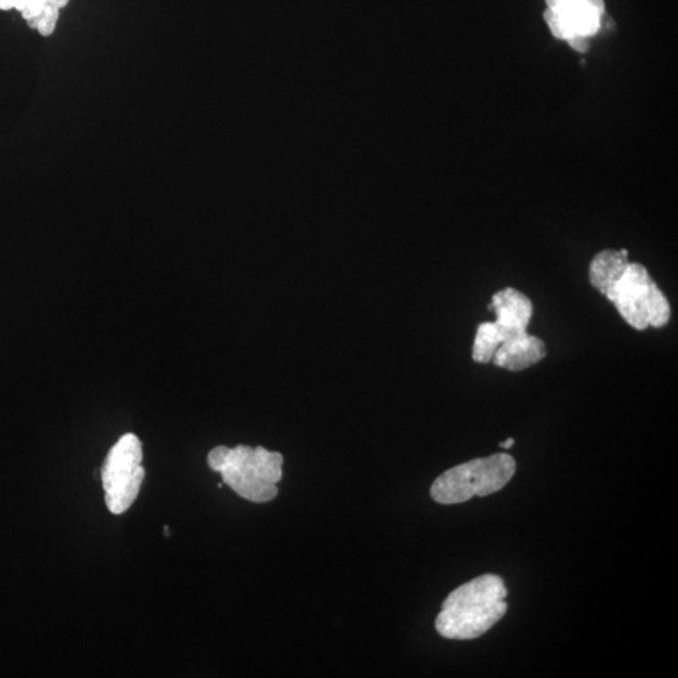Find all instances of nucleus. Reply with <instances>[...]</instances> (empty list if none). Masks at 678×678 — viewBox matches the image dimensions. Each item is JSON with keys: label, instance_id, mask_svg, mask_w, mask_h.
<instances>
[{"label": "nucleus", "instance_id": "6", "mask_svg": "<svg viewBox=\"0 0 678 678\" xmlns=\"http://www.w3.org/2000/svg\"><path fill=\"white\" fill-rule=\"evenodd\" d=\"M544 21L557 40L591 38L602 28L604 0H545Z\"/></svg>", "mask_w": 678, "mask_h": 678}, {"label": "nucleus", "instance_id": "8", "mask_svg": "<svg viewBox=\"0 0 678 678\" xmlns=\"http://www.w3.org/2000/svg\"><path fill=\"white\" fill-rule=\"evenodd\" d=\"M545 356V343L525 330L504 340L497 347L491 361L497 367L506 368L507 371H523L537 365Z\"/></svg>", "mask_w": 678, "mask_h": 678}, {"label": "nucleus", "instance_id": "15", "mask_svg": "<svg viewBox=\"0 0 678 678\" xmlns=\"http://www.w3.org/2000/svg\"><path fill=\"white\" fill-rule=\"evenodd\" d=\"M514 444H515V441H514V438H507L506 441H504V443H501L499 446L501 449H510V447L514 446Z\"/></svg>", "mask_w": 678, "mask_h": 678}, {"label": "nucleus", "instance_id": "10", "mask_svg": "<svg viewBox=\"0 0 678 678\" xmlns=\"http://www.w3.org/2000/svg\"><path fill=\"white\" fill-rule=\"evenodd\" d=\"M506 336L495 321L481 323L476 332L472 358L478 364H489L494 357L497 347L506 340Z\"/></svg>", "mask_w": 678, "mask_h": 678}, {"label": "nucleus", "instance_id": "7", "mask_svg": "<svg viewBox=\"0 0 678 678\" xmlns=\"http://www.w3.org/2000/svg\"><path fill=\"white\" fill-rule=\"evenodd\" d=\"M489 308L493 309L495 323L506 333V339L514 334L525 332L531 323L533 303L522 292L506 288L495 293Z\"/></svg>", "mask_w": 678, "mask_h": 678}, {"label": "nucleus", "instance_id": "12", "mask_svg": "<svg viewBox=\"0 0 678 678\" xmlns=\"http://www.w3.org/2000/svg\"><path fill=\"white\" fill-rule=\"evenodd\" d=\"M59 8L56 5L47 3L46 8L40 17L31 18L27 21L31 30L40 31V36L49 37L56 30L57 22H58Z\"/></svg>", "mask_w": 678, "mask_h": 678}, {"label": "nucleus", "instance_id": "4", "mask_svg": "<svg viewBox=\"0 0 678 678\" xmlns=\"http://www.w3.org/2000/svg\"><path fill=\"white\" fill-rule=\"evenodd\" d=\"M607 298L637 330L665 327L670 321V303L642 264L630 263Z\"/></svg>", "mask_w": 678, "mask_h": 678}, {"label": "nucleus", "instance_id": "11", "mask_svg": "<svg viewBox=\"0 0 678 678\" xmlns=\"http://www.w3.org/2000/svg\"><path fill=\"white\" fill-rule=\"evenodd\" d=\"M48 0H0V9L9 11L15 8L22 13L25 21L40 17Z\"/></svg>", "mask_w": 678, "mask_h": 678}, {"label": "nucleus", "instance_id": "9", "mask_svg": "<svg viewBox=\"0 0 678 678\" xmlns=\"http://www.w3.org/2000/svg\"><path fill=\"white\" fill-rule=\"evenodd\" d=\"M630 263L629 251L626 249L622 251L607 249L601 251L593 258L591 268H589V279L592 286L602 295H610Z\"/></svg>", "mask_w": 678, "mask_h": 678}, {"label": "nucleus", "instance_id": "1", "mask_svg": "<svg viewBox=\"0 0 678 678\" xmlns=\"http://www.w3.org/2000/svg\"><path fill=\"white\" fill-rule=\"evenodd\" d=\"M507 589L495 574L470 580L445 599L435 627L447 639H475L506 616Z\"/></svg>", "mask_w": 678, "mask_h": 678}, {"label": "nucleus", "instance_id": "5", "mask_svg": "<svg viewBox=\"0 0 678 678\" xmlns=\"http://www.w3.org/2000/svg\"><path fill=\"white\" fill-rule=\"evenodd\" d=\"M142 446L134 434H126L110 450L102 466V485L110 513L128 512L137 499L145 479Z\"/></svg>", "mask_w": 678, "mask_h": 678}, {"label": "nucleus", "instance_id": "14", "mask_svg": "<svg viewBox=\"0 0 678 678\" xmlns=\"http://www.w3.org/2000/svg\"><path fill=\"white\" fill-rule=\"evenodd\" d=\"M48 3L50 4L56 5L57 8H65L66 5L68 4L69 0H48Z\"/></svg>", "mask_w": 678, "mask_h": 678}, {"label": "nucleus", "instance_id": "13", "mask_svg": "<svg viewBox=\"0 0 678 678\" xmlns=\"http://www.w3.org/2000/svg\"><path fill=\"white\" fill-rule=\"evenodd\" d=\"M568 44H569L570 48L579 53L588 52L589 47H591L589 46V38L585 37L572 38V40H568Z\"/></svg>", "mask_w": 678, "mask_h": 678}, {"label": "nucleus", "instance_id": "2", "mask_svg": "<svg viewBox=\"0 0 678 678\" xmlns=\"http://www.w3.org/2000/svg\"><path fill=\"white\" fill-rule=\"evenodd\" d=\"M207 463L242 499L251 503H268L276 499L277 484L283 476L282 453H270L261 446L255 449L245 445H239L234 449L217 446L207 455Z\"/></svg>", "mask_w": 678, "mask_h": 678}, {"label": "nucleus", "instance_id": "3", "mask_svg": "<svg viewBox=\"0 0 678 678\" xmlns=\"http://www.w3.org/2000/svg\"><path fill=\"white\" fill-rule=\"evenodd\" d=\"M516 462L509 453H495L484 459L453 466L432 484V499L444 506L465 503L474 497L497 493L515 474Z\"/></svg>", "mask_w": 678, "mask_h": 678}]
</instances>
